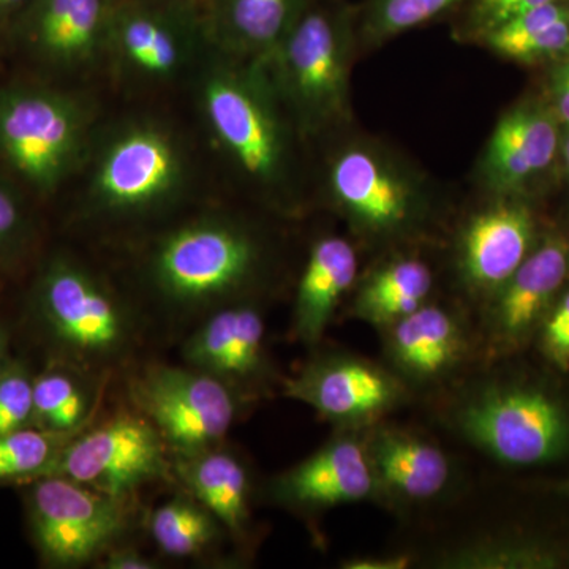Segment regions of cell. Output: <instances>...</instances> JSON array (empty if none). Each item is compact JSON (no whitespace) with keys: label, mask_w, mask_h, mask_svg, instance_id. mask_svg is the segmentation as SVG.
Here are the masks:
<instances>
[{"label":"cell","mask_w":569,"mask_h":569,"mask_svg":"<svg viewBox=\"0 0 569 569\" xmlns=\"http://www.w3.org/2000/svg\"><path fill=\"white\" fill-rule=\"evenodd\" d=\"M190 82L213 151L264 198H293L299 137L263 70L211 47Z\"/></svg>","instance_id":"6da1fadb"},{"label":"cell","mask_w":569,"mask_h":569,"mask_svg":"<svg viewBox=\"0 0 569 569\" xmlns=\"http://www.w3.org/2000/svg\"><path fill=\"white\" fill-rule=\"evenodd\" d=\"M80 173L86 211L108 222H137L170 211L189 193L193 160L171 123L132 116L97 127Z\"/></svg>","instance_id":"7a4b0ae2"},{"label":"cell","mask_w":569,"mask_h":569,"mask_svg":"<svg viewBox=\"0 0 569 569\" xmlns=\"http://www.w3.org/2000/svg\"><path fill=\"white\" fill-rule=\"evenodd\" d=\"M355 41L347 7L310 0L282 43L254 61L301 140L350 121Z\"/></svg>","instance_id":"3957f363"},{"label":"cell","mask_w":569,"mask_h":569,"mask_svg":"<svg viewBox=\"0 0 569 569\" xmlns=\"http://www.w3.org/2000/svg\"><path fill=\"white\" fill-rule=\"evenodd\" d=\"M266 247L252 228L211 213L160 236L144 261L149 287L182 310L246 301L266 269Z\"/></svg>","instance_id":"277c9868"},{"label":"cell","mask_w":569,"mask_h":569,"mask_svg":"<svg viewBox=\"0 0 569 569\" xmlns=\"http://www.w3.org/2000/svg\"><path fill=\"white\" fill-rule=\"evenodd\" d=\"M445 422L508 467L548 466L569 451V408L541 385L496 377L468 381L445 408Z\"/></svg>","instance_id":"5b68a950"},{"label":"cell","mask_w":569,"mask_h":569,"mask_svg":"<svg viewBox=\"0 0 569 569\" xmlns=\"http://www.w3.org/2000/svg\"><path fill=\"white\" fill-rule=\"evenodd\" d=\"M97 127L86 93L29 86L0 92V160L36 192L54 193L80 174Z\"/></svg>","instance_id":"8992f818"},{"label":"cell","mask_w":569,"mask_h":569,"mask_svg":"<svg viewBox=\"0 0 569 569\" xmlns=\"http://www.w3.org/2000/svg\"><path fill=\"white\" fill-rule=\"evenodd\" d=\"M326 182L332 206L366 244L408 241L429 223L430 200L422 183L372 146L340 149Z\"/></svg>","instance_id":"52a82bcc"},{"label":"cell","mask_w":569,"mask_h":569,"mask_svg":"<svg viewBox=\"0 0 569 569\" xmlns=\"http://www.w3.org/2000/svg\"><path fill=\"white\" fill-rule=\"evenodd\" d=\"M211 43L189 10L159 2H130L111 10L104 67L123 88L163 91L192 81Z\"/></svg>","instance_id":"ba28073f"},{"label":"cell","mask_w":569,"mask_h":569,"mask_svg":"<svg viewBox=\"0 0 569 569\" xmlns=\"http://www.w3.org/2000/svg\"><path fill=\"white\" fill-rule=\"evenodd\" d=\"M284 396L316 410L339 430L388 421L415 395L385 362L346 350L321 351L283 383Z\"/></svg>","instance_id":"9c48e42d"},{"label":"cell","mask_w":569,"mask_h":569,"mask_svg":"<svg viewBox=\"0 0 569 569\" xmlns=\"http://www.w3.org/2000/svg\"><path fill=\"white\" fill-rule=\"evenodd\" d=\"M37 307L52 339L84 361H104L130 340V321L121 302L91 269L59 257L37 284Z\"/></svg>","instance_id":"30bf717a"},{"label":"cell","mask_w":569,"mask_h":569,"mask_svg":"<svg viewBox=\"0 0 569 569\" xmlns=\"http://www.w3.org/2000/svg\"><path fill=\"white\" fill-rule=\"evenodd\" d=\"M133 397L164 443L181 456L219 443L238 411L234 389L193 367H149L134 381Z\"/></svg>","instance_id":"8fae6325"},{"label":"cell","mask_w":569,"mask_h":569,"mask_svg":"<svg viewBox=\"0 0 569 569\" xmlns=\"http://www.w3.org/2000/svg\"><path fill=\"white\" fill-rule=\"evenodd\" d=\"M164 440L146 418L121 415L58 451L41 477L58 475L126 500L146 482L168 477Z\"/></svg>","instance_id":"7c38bea8"},{"label":"cell","mask_w":569,"mask_h":569,"mask_svg":"<svg viewBox=\"0 0 569 569\" xmlns=\"http://www.w3.org/2000/svg\"><path fill=\"white\" fill-rule=\"evenodd\" d=\"M29 519L43 559L58 567H77L99 556L121 533L122 500L48 475L29 493Z\"/></svg>","instance_id":"4fadbf2b"},{"label":"cell","mask_w":569,"mask_h":569,"mask_svg":"<svg viewBox=\"0 0 569 569\" xmlns=\"http://www.w3.org/2000/svg\"><path fill=\"white\" fill-rule=\"evenodd\" d=\"M568 277V239L549 236L537 242L518 271L481 305L477 336L482 359L500 361L538 335Z\"/></svg>","instance_id":"5bb4252c"},{"label":"cell","mask_w":569,"mask_h":569,"mask_svg":"<svg viewBox=\"0 0 569 569\" xmlns=\"http://www.w3.org/2000/svg\"><path fill=\"white\" fill-rule=\"evenodd\" d=\"M385 365L418 391L447 387L479 351L466 317L430 301L380 331Z\"/></svg>","instance_id":"9a60e30c"},{"label":"cell","mask_w":569,"mask_h":569,"mask_svg":"<svg viewBox=\"0 0 569 569\" xmlns=\"http://www.w3.org/2000/svg\"><path fill=\"white\" fill-rule=\"evenodd\" d=\"M367 430H339L309 458L277 475L272 500L302 515L343 505L378 501V486L366 441Z\"/></svg>","instance_id":"2e32d148"},{"label":"cell","mask_w":569,"mask_h":569,"mask_svg":"<svg viewBox=\"0 0 569 569\" xmlns=\"http://www.w3.org/2000/svg\"><path fill=\"white\" fill-rule=\"evenodd\" d=\"M537 223L527 204L516 198L475 212L456 239L455 268L460 288L479 306L518 271L533 247Z\"/></svg>","instance_id":"e0dca14e"},{"label":"cell","mask_w":569,"mask_h":569,"mask_svg":"<svg viewBox=\"0 0 569 569\" xmlns=\"http://www.w3.org/2000/svg\"><path fill=\"white\" fill-rule=\"evenodd\" d=\"M366 441L378 503L402 509L425 507L451 485V460L429 438L383 421L367 430Z\"/></svg>","instance_id":"ac0fdd59"},{"label":"cell","mask_w":569,"mask_h":569,"mask_svg":"<svg viewBox=\"0 0 569 569\" xmlns=\"http://www.w3.org/2000/svg\"><path fill=\"white\" fill-rule=\"evenodd\" d=\"M266 326L252 301L213 310L183 346V358L193 369L224 381L228 387L252 391L271 377L266 355Z\"/></svg>","instance_id":"d6986e66"},{"label":"cell","mask_w":569,"mask_h":569,"mask_svg":"<svg viewBox=\"0 0 569 569\" xmlns=\"http://www.w3.org/2000/svg\"><path fill=\"white\" fill-rule=\"evenodd\" d=\"M556 112L522 103L501 116L479 163L482 186L496 198H516L560 153Z\"/></svg>","instance_id":"ffe728a7"},{"label":"cell","mask_w":569,"mask_h":569,"mask_svg":"<svg viewBox=\"0 0 569 569\" xmlns=\"http://www.w3.org/2000/svg\"><path fill=\"white\" fill-rule=\"evenodd\" d=\"M110 17L104 0H40L26 40L52 70L88 77L104 67Z\"/></svg>","instance_id":"44dd1931"},{"label":"cell","mask_w":569,"mask_h":569,"mask_svg":"<svg viewBox=\"0 0 569 569\" xmlns=\"http://www.w3.org/2000/svg\"><path fill=\"white\" fill-rule=\"evenodd\" d=\"M358 277L359 258L353 242L336 234L313 242L296 288L293 332L299 342H321Z\"/></svg>","instance_id":"7402d4cb"},{"label":"cell","mask_w":569,"mask_h":569,"mask_svg":"<svg viewBox=\"0 0 569 569\" xmlns=\"http://www.w3.org/2000/svg\"><path fill=\"white\" fill-rule=\"evenodd\" d=\"M310 0H213L204 21L213 50L241 59L261 61L274 51Z\"/></svg>","instance_id":"603a6c76"},{"label":"cell","mask_w":569,"mask_h":569,"mask_svg":"<svg viewBox=\"0 0 569 569\" xmlns=\"http://www.w3.org/2000/svg\"><path fill=\"white\" fill-rule=\"evenodd\" d=\"M436 277L422 258L396 254L358 277L350 298V317L378 332L432 301Z\"/></svg>","instance_id":"cb8c5ba5"},{"label":"cell","mask_w":569,"mask_h":569,"mask_svg":"<svg viewBox=\"0 0 569 569\" xmlns=\"http://www.w3.org/2000/svg\"><path fill=\"white\" fill-rule=\"evenodd\" d=\"M179 473L220 526L236 537L246 533L250 522V481L241 460L209 448L182 456Z\"/></svg>","instance_id":"d4e9b609"},{"label":"cell","mask_w":569,"mask_h":569,"mask_svg":"<svg viewBox=\"0 0 569 569\" xmlns=\"http://www.w3.org/2000/svg\"><path fill=\"white\" fill-rule=\"evenodd\" d=\"M490 51L518 62H541L569 54V6L546 3L509 18L479 39Z\"/></svg>","instance_id":"484cf974"},{"label":"cell","mask_w":569,"mask_h":569,"mask_svg":"<svg viewBox=\"0 0 569 569\" xmlns=\"http://www.w3.org/2000/svg\"><path fill=\"white\" fill-rule=\"evenodd\" d=\"M433 563L451 569H553L569 563L559 545L512 535H478L449 546Z\"/></svg>","instance_id":"4316f807"},{"label":"cell","mask_w":569,"mask_h":569,"mask_svg":"<svg viewBox=\"0 0 569 569\" xmlns=\"http://www.w3.org/2000/svg\"><path fill=\"white\" fill-rule=\"evenodd\" d=\"M219 520L198 501L173 498L152 516L153 541L171 557H190L201 552L219 533Z\"/></svg>","instance_id":"83f0119b"},{"label":"cell","mask_w":569,"mask_h":569,"mask_svg":"<svg viewBox=\"0 0 569 569\" xmlns=\"http://www.w3.org/2000/svg\"><path fill=\"white\" fill-rule=\"evenodd\" d=\"M466 2L467 0H369L359 20V37L366 47H380L402 33L443 17L449 10Z\"/></svg>","instance_id":"f1b7e54d"},{"label":"cell","mask_w":569,"mask_h":569,"mask_svg":"<svg viewBox=\"0 0 569 569\" xmlns=\"http://www.w3.org/2000/svg\"><path fill=\"white\" fill-rule=\"evenodd\" d=\"M88 413V397L73 377L44 372L33 380V417L40 429L67 433L81 425Z\"/></svg>","instance_id":"f546056e"},{"label":"cell","mask_w":569,"mask_h":569,"mask_svg":"<svg viewBox=\"0 0 569 569\" xmlns=\"http://www.w3.org/2000/svg\"><path fill=\"white\" fill-rule=\"evenodd\" d=\"M56 436L44 429H26L0 436V479L43 475L56 458Z\"/></svg>","instance_id":"4dcf8cb0"},{"label":"cell","mask_w":569,"mask_h":569,"mask_svg":"<svg viewBox=\"0 0 569 569\" xmlns=\"http://www.w3.org/2000/svg\"><path fill=\"white\" fill-rule=\"evenodd\" d=\"M33 417V380L21 367L0 377V436L26 427Z\"/></svg>","instance_id":"1f68e13d"},{"label":"cell","mask_w":569,"mask_h":569,"mask_svg":"<svg viewBox=\"0 0 569 569\" xmlns=\"http://www.w3.org/2000/svg\"><path fill=\"white\" fill-rule=\"evenodd\" d=\"M556 0H467L466 32L481 39L501 22Z\"/></svg>","instance_id":"d6a6232c"},{"label":"cell","mask_w":569,"mask_h":569,"mask_svg":"<svg viewBox=\"0 0 569 569\" xmlns=\"http://www.w3.org/2000/svg\"><path fill=\"white\" fill-rule=\"evenodd\" d=\"M26 217L13 194L0 186V254L13 252L26 238Z\"/></svg>","instance_id":"836d02e7"},{"label":"cell","mask_w":569,"mask_h":569,"mask_svg":"<svg viewBox=\"0 0 569 569\" xmlns=\"http://www.w3.org/2000/svg\"><path fill=\"white\" fill-rule=\"evenodd\" d=\"M553 112L565 126L569 127V61L561 62L552 73L550 81Z\"/></svg>","instance_id":"e575fe53"},{"label":"cell","mask_w":569,"mask_h":569,"mask_svg":"<svg viewBox=\"0 0 569 569\" xmlns=\"http://www.w3.org/2000/svg\"><path fill=\"white\" fill-rule=\"evenodd\" d=\"M411 557L407 553L392 556H358L342 561L343 569H407L411 567Z\"/></svg>","instance_id":"d590c367"},{"label":"cell","mask_w":569,"mask_h":569,"mask_svg":"<svg viewBox=\"0 0 569 569\" xmlns=\"http://www.w3.org/2000/svg\"><path fill=\"white\" fill-rule=\"evenodd\" d=\"M104 567L110 569H151L152 561L133 549H118L108 553Z\"/></svg>","instance_id":"8d00e7d4"},{"label":"cell","mask_w":569,"mask_h":569,"mask_svg":"<svg viewBox=\"0 0 569 569\" xmlns=\"http://www.w3.org/2000/svg\"><path fill=\"white\" fill-rule=\"evenodd\" d=\"M542 353L557 369L569 370V331Z\"/></svg>","instance_id":"74e56055"},{"label":"cell","mask_w":569,"mask_h":569,"mask_svg":"<svg viewBox=\"0 0 569 569\" xmlns=\"http://www.w3.org/2000/svg\"><path fill=\"white\" fill-rule=\"evenodd\" d=\"M560 156L563 159L565 168H567L569 174V127L561 133L560 138Z\"/></svg>","instance_id":"f35d334b"},{"label":"cell","mask_w":569,"mask_h":569,"mask_svg":"<svg viewBox=\"0 0 569 569\" xmlns=\"http://www.w3.org/2000/svg\"><path fill=\"white\" fill-rule=\"evenodd\" d=\"M22 2H26V0H0V11L13 9Z\"/></svg>","instance_id":"ab89813d"},{"label":"cell","mask_w":569,"mask_h":569,"mask_svg":"<svg viewBox=\"0 0 569 569\" xmlns=\"http://www.w3.org/2000/svg\"><path fill=\"white\" fill-rule=\"evenodd\" d=\"M559 490L561 493H565V496H569V478L567 481L561 482Z\"/></svg>","instance_id":"60d3db41"},{"label":"cell","mask_w":569,"mask_h":569,"mask_svg":"<svg viewBox=\"0 0 569 569\" xmlns=\"http://www.w3.org/2000/svg\"><path fill=\"white\" fill-rule=\"evenodd\" d=\"M3 350H6V337H3V332L0 331V359H3Z\"/></svg>","instance_id":"b9f144b4"},{"label":"cell","mask_w":569,"mask_h":569,"mask_svg":"<svg viewBox=\"0 0 569 569\" xmlns=\"http://www.w3.org/2000/svg\"><path fill=\"white\" fill-rule=\"evenodd\" d=\"M3 367H2V359H0V377H2V373H3Z\"/></svg>","instance_id":"7bdbcfd3"}]
</instances>
